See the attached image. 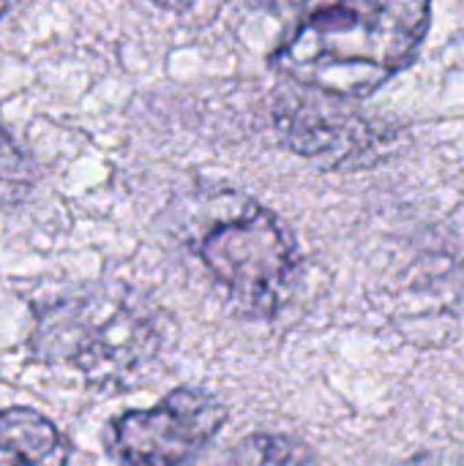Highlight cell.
I'll return each instance as SVG.
<instances>
[{"label": "cell", "instance_id": "obj_2", "mask_svg": "<svg viewBox=\"0 0 464 466\" xmlns=\"http://www.w3.org/2000/svg\"><path fill=\"white\" fill-rule=\"evenodd\" d=\"M164 347L159 314L126 292L96 289L38 317L33 350L82 369L98 382L137 377Z\"/></svg>", "mask_w": 464, "mask_h": 466}, {"label": "cell", "instance_id": "obj_3", "mask_svg": "<svg viewBox=\"0 0 464 466\" xmlns=\"http://www.w3.org/2000/svg\"><path fill=\"white\" fill-rule=\"evenodd\" d=\"M194 248L213 281L246 317L279 314L295 287L298 251L287 227L249 197L222 199V213L202 227Z\"/></svg>", "mask_w": 464, "mask_h": 466}, {"label": "cell", "instance_id": "obj_8", "mask_svg": "<svg viewBox=\"0 0 464 466\" xmlns=\"http://www.w3.org/2000/svg\"><path fill=\"white\" fill-rule=\"evenodd\" d=\"M36 183L33 161L19 150L11 134L0 126V210L14 208Z\"/></svg>", "mask_w": 464, "mask_h": 466}, {"label": "cell", "instance_id": "obj_4", "mask_svg": "<svg viewBox=\"0 0 464 466\" xmlns=\"http://www.w3.org/2000/svg\"><path fill=\"white\" fill-rule=\"evenodd\" d=\"M222 399L178 388L150 410H134L112 420L109 456L118 466H189L224 429Z\"/></svg>", "mask_w": 464, "mask_h": 466}, {"label": "cell", "instance_id": "obj_9", "mask_svg": "<svg viewBox=\"0 0 464 466\" xmlns=\"http://www.w3.org/2000/svg\"><path fill=\"white\" fill-rule=\"evenodd\" d=\"M407 466H464L454 453H424V456H416Z\"/></svg>", "mask_w": 464, "mask_h": 466}, {"label": "cell", "instance_id": "obj_5", "mask_svg": "<svg viewBox=\"0 0 464 466\" xmlns=\"http://www.w3.org/2000/svg\"><path fill=\"white\" fill-rule=\"evenodd\" d=\"M347 101L287 82L276 96L273 120L298 156L320 158L331 167H350L358 158H372L383 147L386 134L364 115L347 109Z\"/></svg>", "mask_w": 464, "mask_h": 466}, {"label": "cell", "instance_id": "obj_7", "mask_svg": "<svg viewBox=\"0 0 464 466\" xmlns=\"http://www.w3.org/2000/svg\"><path fill=\"white\" fill-rule=\"evenodd\" d=\"M224 466H323L298 440L282 434H252L241 440Z\"/></svg>", "mask_w": 464, "mask_h": 466}, {"label": "cell", "instance_id": "obj_10", "mask_svg": "<svg viewBox=\"0 0 464 466\" xmlns=\"http://www.w3.org/2000/svg\"><path fill=\"white\" fill-rule=\"evenodd\" d=\"M148 3H153V5L161 8V11H172V14L189 11V8L194 5V0H148Z\"/></svg>", "mask_w": 464, "mask_h": 466}, {"label": "cell", "instance_id": "obj_6", "mask_svg": "<svg viewBox=\"0 0 464 466\" xmlns=\"http://www.w3.org/2000/svg\"><path fill=\"white\" fill-rule=\"evenodd\" d=\"M0 466H68V442L30 407L0 410Z\"/></svg>", "mask_w": 464, "mask_h": 466}, {"label": "cell", "instance_id": "obj_1", "mask_svg": "<svg viewBox=\"0 0 464 466\" xmlns=\"http://www.w3.org/2000/svg\"><path fill=\"white\" fill-rule=\"evenodd\" d=\"M432 22V0H301L271 52L284 82L366 98L418 55Z\"/></svg>", "mask_w": 464, "mask_h": 466}, {"label": "cell", "instance_id": "obj_11", "mask_svg": "<svg viewBox=\"0 0 464 466\" xmlns=\"http://www.w3.org/2000/svg\"><path fill=\"white\" fill-rule=\"evenodd\" d=\"M8 5H11V0H0V19L5 16V11H8Z\"/></svg>", "mask_w": 464, "mask_h": 466}]
</instances>
